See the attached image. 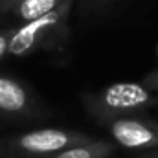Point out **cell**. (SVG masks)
<instances>
[{
  "label": "cell",
  "mask_w": 158,
  "mask_h": 158,
  "mask_svg": "<svg viewBox=\"0 0 158 158\" xmlns=\"http://www.w3.org/2000/svg\"><path fill=\"white\" fill-rule=\"evenodd\" d=\"M72 6L74 0H64L50 13L11 28L9 55L26 57L37 52L61 50L70 37L68 17L72 13Z\"/></svg>",
  "instance_id": "6da1fadb"
},
{
  "label": "cell",
  "mask_w": 158,
  "mask_h": 158,
  "mask_svg": "<svg viewBox=\"0 0 158 158\" xmlns=\"http://www.w3.org/2000/svg\"><path fill=\"white\" fill-rule=\"evenodd\" d=\"M156 103L158 96L143 81H118L83 96L85 110L103 125L110 119L143 114L147 109L156 107Z\"/></svg>",
  "instance_id": "7a4b0ae2"
},
{
  "label": "cell",
  "mask_w": 158,
  "mask_h": 158,
  "mask_svg": "<svg viewBox=\"0 0 158 158\" xmlns=\"http://www.w3.org/2000/svg\"><path fill=\"white\" fill-rule=\"evenodd\" d=\"M90 136L74 129L44 127L0 140V158H46L57 151L88 140Z\"/></svg>",
  "instance_id": "3957f363"
},
{
  "label": "cell",
  "mask_w": 158,
  "mask_h": 158,
  "mask_svg": "<svg viewBox=\"0 0 158 158\" xmlns=\"http://www.w3.org/2000/svg\"><path fill=\"white\" fill-rule=\"evenodd\" d=\"M112 142L131 151H151L158 149V121L143 114L125 116L105 123Z\"/></svg>",
  "instance_id": "277c9868"
},
{
  "label": "cell",
  "mask_w": 158,
  "mask_h": 158,
  "mask_svg": "<svg viewBox=\"0 0 158 158\" xmlns=\"http://www.w3.org/2000/svg\"><path fill=\"white\" fill-rule=\"evenodd\" d=\"M40 103L28 85L17 77L0 74V118L31 119L40 118Z\"/></svg>",
  "instance_id": "5b68a950"
},
{
  "label": "cell",
  "mask_w": 158,
  "mask_h": 158,
  "mask_svg": "<svg viewBox=\"0 0 158 158\" xmlns=\"http://www.w3.org/2000/svg\"><path fill=\"white\" fill-rule=\"evenodd\" d=\"M116 149L114 142L109 140H98V138H88L85 142H79L76 145H70L63 151H57L46 158H110Z\"/></svg>",
  "instance_id": "8992f818"
},
{
  "label": "cell",
  "mask_w": 158,
  "mask_h": 158,
  "mask_svg": "<svg viewBox=\"0 0 158 158\" xmlns=\"http://www.w3.org/2000/svg\"><path fill=\"white\" fill-rule=\"evenodd\" d=\"M63 2L64 0H20L11 9V15L20 22H28V20H33L37 17L50 13Z\"/></svg>",
  "instance_id": "52a82bcc"
},
{
  "label": "cell",
  "mask_w": 158,
  "mask_h": 158,
  "mask_svg": "<svg viewBox=\"0 0 158 158\" xmlns=\"http://www.w3.org/2000/svg\"><path fill=\"white\" fill-rule=\"evenodd\" d=\"M9 37H11V30L0 31V61L9 55Z\"/></svg>",
  "instance_id": "ba28073f"
},
{
  "label": "cell",
  "mask_w": 158,
  "mask_h": 158,
  "mask_svg": "<svg viewBox=\"0 0 158 158\" xmlns=\"http://www.w3.org/2000/svg\"><path fill=\"white\" fill-rule=\"evenodd\" d=\"M143 85H145V86H149V88H151V90L158 96V70L151 72L147 77L143 79Z\"/></svg>",
  "instance_id": "9c48e42d"
},
{
  "label": "cell",
  "mask_w": 158,
  "mask_h": 158,
  "mask_svg": "<svg viewBox=\"0 0 158 158\" xmlns=\"http://www.w3.org/2000/svg\"><path fill=\"white\" fill-rule=\"evenodd\" d=\"M19 2H20V0H0V15L11 13V9H13Z\"/></svg>",
  "instance_id": "30bf717a"
},
{
  "label": "cell",
  "mask_w": 158,
  "mask_h": 158,
  "mask_svg": "<svg viewBox=\"0 0 158 158\" xmlns=\"http://www.w3.org/2000/svg\"><path fill=\"white\" fill-rule=\"evenodd\" d=\"M132 158H158V149H151V151H142L140 155Z\"/></svg>",
  "instance_id": "8fae6325"
},
{
  "label": "cell",
  "mask_w": 158,
  "mask_h": 158,
  "mask_svg": "<svg viewBox=\"0 0 158 158\" xmlns=\"http://www.w3.org/2000/svg\"><path fill=\"white\" fill-rule=\"evenodd\" d=\"M94 6H103V4H110V2H114V0H90Z\"/></svg>",
  "instance_id": "7c38bea8"
},
{
  "label": "cell",
  "mask_w": 158,
  "mask_h": 158,
  "mask_svg": "<svg viewBox=\"0 0 158 158\" xmlns=\"http://www.w3.org/2000/svg\"><path fill=\"white\" fill-rule=\"evenodd\" d=\"M156 107H158V103H156Z\"/></svg>",
  "instance_id": "4fadbf2b"
}]
</instances>
